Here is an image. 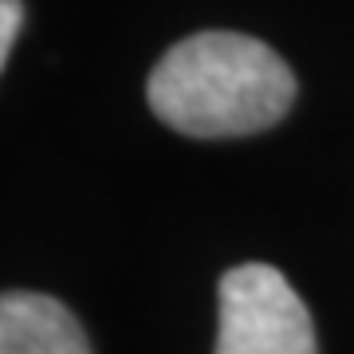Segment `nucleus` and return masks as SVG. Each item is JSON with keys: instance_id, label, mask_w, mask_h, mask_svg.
<instances>
[{"instance_id": "nucleus-2", "label": "nucleus", "mask_w": 354, "mask_h": 354, "mask_svg": "<svg viewBox=\"0 0 354 354\" xmlns=\"http://www.w3.org/2000/svg\"><path fill=\"white\" fill-rule=\"evenodd\" d=\"M213 354H319L311 315L283 272L241 264L221 276Z\"/></svg>"}, {"instance_id": "nucleus-4", "label": "nucleus", "mask_w": 354, "mask_h": 354, "mask_svg": "<svg viewBox=\"0 0 354 354\" xmlns=\"http://www.w3.org/2000/svg\"><path fill=\"white\" fill-rule=\"evenodd\" d=\"M20 20H24L20 0H0V64L12 55V44H16V32H20Z\"/></svg>"}, {"instance_id": "nucleus-3", "label": "nucleus", "mask_w": 354, "mask_h": 354, "mask_svg": "<svg viewBox=\"0 0 354 354\" xmlns=\"http://www.w3.org/2000/svg\"><path fill=\"white\" fill-rule=\"evenodd\" d=\"M0 354H91L79 319L39 291H4Z\"/></svg>"}, {"instance_id": "nucleus-1", "label": "nucleus", "mask_w": 354, "mask_h": 354, "mask_svg": "<svg viewBox=\"0 0 354 354\" xmlns=\"http://www.w3.org/2000/svg\"><path fill=\"white\" fill-rule=\"evenodd\" d=\"M150 111L189 138H241L276 127L295 102V75L244 32H197L165 51L146 87Z\"/></svg>"}]
</instances>
